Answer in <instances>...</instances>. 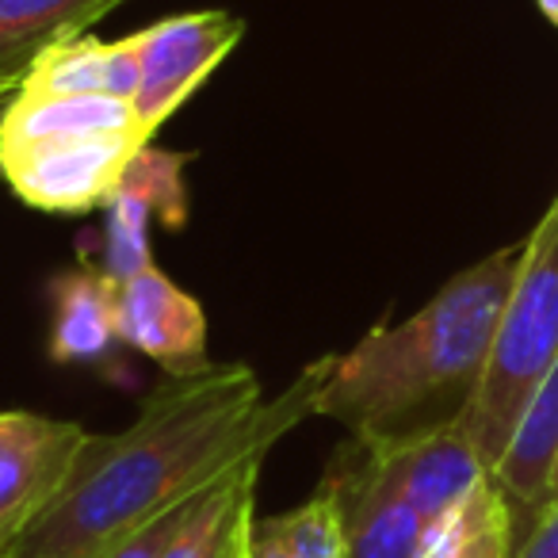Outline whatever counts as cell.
Returning a JSON list of instances; mask_svg holds the SVG:
<instances>
[{
	"instance_id": "6da1fadb",
	"label": "cell",
	"mask_w": 558,
	"mask_h": 558,
	"mask_svg": "<svg viewBox=\"0 0 558 558\" xmlns=\"http://www.w3.org/2000/svg\"><path fill=\"white\" fill-rule=\"evenodd\" d=\"M329 367L333 356L314 360L276 398H264L245 364L165 375L123 433L88 436L65 486L9 558H104L230 471L268 459L291 428L318 417Z\"/></svg>"
},
{
	"instance_id": "7a4b0ae2",
	"label": "cell",
	"mask_w": 558,
	"mask_h": 558,
	"mask_svg": "<svg viewBox=\"0 0 558 558\" xmlns=\"http://www.w3.org/2000/svg\"><path fill=\"white\" fill-rule=\"evenodd\" d=\"M520 260L524 241L482 256L413 318L372 329L356 349L333 356L318 417H333L367 444L456 425L482 379Z\"/></svg>"
},
{
	"instance_id": "3957f363",
	"label": "cell",
	"mask_w": 558,
	"mask_h": 558,
	"mask_svg": "<svg viewBox=\"0 0 558 558\" xmlns=\"http://www.w3.org/2000/svg\"><path fill=\"white\" fill-rule=\"evenodd\" d=\"M558 364V195L524 238V260L497 322L486 367L466 402L459 428L486 471L505 456L543 375Z\"/></svg>"
},
{
	"instance_id": "277c9868",
	"label": "cell",
	"mask_w": 558,
	"mask_h": 558,
	"mask_svg": "<svg viewBox=\"0 0 558 558\" xmlns=\"http://www.w3.org/2000/svg\"><path fill=\"white\" fill-rule=\"evenodd\" d=\"M146 134H93V138H54L0 149V180L35 210L85 215L108 207L126 169L146 149Z\"/></svg>"
},
{
	"instance_id": "5b68a950",
	"label": "cell",
	"mask_w": 558,
	"mask_h": 558,
	"mask_svg": "<svg viewBox=\"0 0 558 558\" xmlns=\"http://www.w3.org/2000/svg\"><path fill=\"white\" fill-rule=\"evenodd\" d=\"M241 35L245 20L222 9L180 12L154 27H142V88L134 96V119L149 138L226 62Z\"/></svg>"
},
{
	"instance_id": "8992f818",
	"label": "cell",
	"mask_w": 558,
	"mask_h": 558,
	"mask_svg": "<svg viewBox=\"0 0 558 558\" xmlns=\"http://www.w3.org/2000/svg\"><path fill=\"white\" fill-rule=\"evenodd\" d=\"M88 436L77 421L0 410V558L47 512Z\"/></svg>"
},
{
	"instance_id": "52a82bcc",
	"label": "cell",
	"mask_w": 558,
	"mask_h": 558,
	"mask_svg": "<svg viewBox=\"0 0 558 558\" xmlns=\"http://www.w3.org/2000/svg\"><path fill=\"white\" fill-rule=\"evenodd\" d=\"M326 482L337 497L349 558H417L428 520L390 482L372 444L344 440L326 466Z\"/></svg>"
},
{
	"instance_id": "ba28073f",
	"label": "cell",
	"mask_w": 558,
	"mask_h": 558,
	"mask_svg": "<svg viewBox=\"0 0 558 558\" xmlns=\"http://www.w3.org/2000/svg\"><path fill=\"white\" fill-rule=\"evenodd\" d=\"M187 157L165 149H138L126 169L119 192L108 203V241H104V268L116 283L138 276L154 264L149 248V222L161 218L169 230H184L187 192H184Z\"/></svg>"
},
{
	"instance_id": "9c48e42d",
	"label": "cell",
	"mask_w": 558,
	"mask_h": 558,
	"mask_svg": "<svg viewBox=\"0 0 558 558\" xmlns=\"http://www.w3.org/2000/svg\"><path fill=\"white\" fill-rule=\"evenodd\" d=\"M119 337L161 364L165 375H199L207 360V314L157 264L119 283Z\"/></svg>"
},
{
	"instance_id": "30bf717a",
	"label": "cell",
	"mask_w": 558,
	"mask_h": 558,
	"mask_svg": "<svg viewBox=\"0 0 558 558\" xmlns=\"http://www.w3.org/2000/svg\"><path fill=\"white\" fill-rule=\"evenodd\" d=\"M119 337V283L100 268H70L50 283V337L54 364L111 367Z\"/></svg>"
},
{
	"instance_id": "8fae6325",
	"label": "cell",
	"mask_w": 558,
	"mask_h": 558,
	"mask_svg": "<svg viewBox=\"0 0 558 558\" xmlns=\"http://www.w3.org/2000/svg\"><path fill=\"white\" fill-rule=\"evenodd\" d=\"M558 466V364L543 375L535 395L527 398L524 413H520L512 440L489 478L501 486L512 509L532 512L535 520L543 517L550 497V478Z\"/></svg>"
},
{
	"instance_id": "7c38bea8",
	"label": "cell",
	"mask_w": 558,
	"mask_h": 558,
	"mask_svg": "<svg viewBox=\"0 0 558 558\" xmlns=\"http://www.w3.org/2000/svg\"><path fill=\"white\" fill-rule=\"evenodd\" d=\"M123 0H0V81L20 85L43 50L88 35Z\"/></svg>"
},
{
	"instance_id": "4fadbf2b",
	"label": "cell",
	"mask_w": 558,
	"mask_h": 558,
	"mask_svg": "<svg viewBox=\"0 0 558 558\" xmlns=\"http://www.w3.org/2000/svg\"><path fill=\"white\" fill-rule=\"evenodd\" d=\"M146 134L134 119V108L111 96H65V100H24L0 116V149L54 138H93V134ZM149 138V134H146Z\"/></svg>"
},
{
	"instance_id": "5bb4252c",
	"label": "cell",
	"mask_w": 558,
	"mask_h": 558,
	"mask_svg": "<svg viewBox=\"0 0 558 558\" xmlns=\"http://www.w3.org/2000/svg\"><path fill=\"white\" fill-rule=\"evenodd\" d=\"M260 466L264 459H256V463H245L226 478H218L195 505L192 520L172 539L165 558H245Z\"/></svg>"
},
{
	"instance_id": "9a60e30c",
	"label": "cell",
	"mask_w": 558,
	"mask_h": 558,
	"mask_svg": "<svg viewBox=\"0 0 558 558\" xmlns=\"http://www.w3.org/2000/svg\"><path fill=\"white\" fill-rule=\"evenodd\" d=\"M512 517L509 497L494 478H482L459 505L428 524L417 558H512Z\"/></svg>"
},
{
	"instance_id": "2e32d148",
	"label": "cell",
	"mask_w": 558,
	"mask_h": 558,
	"mask_svg": "<svg viewBox=\"0 0 558 558\" xmlns=\"http://www.w3.org/2000/svg\"><path fill=\"white\" fill-rule=\"evenodd\" d=\"M245 558H349L333 489L318 482V489L295 509L264 520L253 517Z\"/></svg>"
},
{
	"instance_id": "e0dca14e",
	"label": "cell",
	"mask_w": 558,
	"mask_h": 558,
	"mask_svg": "<svg viewBox=\"0 0 558 558\" xmlns=\"http://www.w3.org/2000/svg\"><path fill=\"white\" fill-rule=\"evenodd\" d=\"M16 96L24 100H65V96H108V43L77 35L43 50L24 73Z\"/></svg>"
},
{
	"instance_id": "ac0fdd59",
	"label": "cell",
	"mask_w": 558,
	"mask_h": 558,
	"mask_svg": "<svg viewBox=\"0 0 558 558\" xmlns=\"http://www.w3.org/2000/svg\"><path fill=\"white\" fill-rule=\"evenodd\" d=\"M207 489H203V494H207ZM203 494H195L192 501L177 505V509H169L165 517H157L154 524H146L134 535H126V539L119 543V547H111L104 558H165V550L172 547V539H177V535L184 532L187 520H192V512H195V505L203 501Z\"/></svg>"
},
{
	"instance_id": "d6986e66",
	"label": "cell",
	"mask_w": 558,
	"mask_h": 558,
	"mask_svg": "<svg viewBox=\"0 0 558 558\" xmlns=\"http://www.w3.org/2000/svg\"><path fill=\"white\" fill-rule=\"evenodd\" d=\"M138 88H142V39L134 32L126 39L108 43V96L134 108Z\"/></svg>"
},
{
	"instance_id": "ffe728a7",
	"label": "cell",
	"mask_w": 558,
	"mask_h": 558,
	"mask_svg": "<svg viewBox=\"0 0 558 558\" xmlns=\"http://www.w3.org/2000/svg\"><path fill=\"white\" fill-rule=\"evenodd\" d=\"M512 558H558V501L547 505V512L535 520Z\"/></svg>"
},
{
	"instance_id": "44dd1931",
	"label": "cell",
	"mask_w": 558,
	"mask_h": 558,
	"mask_svg": "<svg viewBox=\"0 0 558 558\" xmlns=\"http://www.w3.org/2000/svg\"><path fill=\"white\" fill-rule=\"evenodd\" d=\"M535 4H539V12H543V16H547L550 24L558 27V0H535Z\"/></svg>"
},
{
	"instance_id": "7402d4cb",
	"label": "cell",
	"mask_w": 558,
	"mask_h": 558,
	"mask_svg": "<svg viewBox=\"0 0 558 558\" xmlns=\"http://www.w3.org/2000/svg\"><path fill=\"white\" fill-rule=\"evenodd\" d=\"M558 501V466H555V478H550V497H547V505H555ZM547 512V509H543Z\"/></svg>"
},
{
	"instance_id": "603a6c76",
	"label": "cell",
	"mask_w": 558,
	"mask_h": 558,
	"mask_svg": "<svg viewBox=\"0 0 558 558\" xmlns=\"http://www.w3.org/2000/svg\"><path fill=\"white\" fill-rule=\"evenodd\" d=\"M12 88H20V85H9V81H0V100H4V96H9Z\"/></svg>"
}]
</instances>
